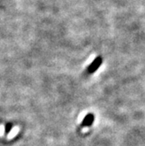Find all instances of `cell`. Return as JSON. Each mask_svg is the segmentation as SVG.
I'll return each mask as SVG.
<instances>
[{"mask_svg": "<svg viewBox=\"0 0 145 146\" xmlns=\"http://www.w3.org/2000/svg\"><path fill=\"white\" fill-rule=\"evenodd\" d=\"M101 63V58H97V59L95 60V62L90 66V68H89L91 69L92 72H94V71L96 70V68L99 67Z\"/></svg>", "mask_w": 145, "mask_h": 146, "instance_id": "2", "label": "cell"}, {"mask_svg": "<svg viewBox=\"0 0 145 146\" xmlns=\"http://www.w3.org/2000/svg\"><path fill=\"white\" fill-rule=\"evenodd\" d=\"M19 127H18V126L13 127L12 129L10 131V133L7 135V139L8 140H11L13 137H15L19 134Z\"/></svg>", "mask_w": 145, "mask_h": 146, "instance_id": "1", "label": "cell"}, {"mask_svg": "<svg viewBox=\"0 0 145 146\" xmlns=\"http://www.w3.org/2000/svg\"><path fill=\"white\" fill-rule=\"evenodd\" d=\"M5 125H3V124L0 125V137H3L4 136V134H5Z\"/></svg>", "mask_w": 145, "mask_h": 146, "instance_id": "3", "label": "cell"}, {"mask_svg": "<svg viewBox=\"0 0 145 146\" xmlns=\"http://www.w3.org/2000/svg\"><path fill=\"white\" fill-rule=\"evenodd\" d=\"M87 129H88L87 128H84V129H83V132H87Z\"/></svg>", "mask_w": 145, "mask_h": 146, "instance_id": "4", "label": "cell"}]
</instances>
